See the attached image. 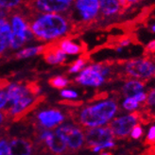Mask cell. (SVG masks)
<instances>
[{"instance_id":"ab89813d","label":"cell","mask_w":155,"mask_h":155,"mask_svg":"<svg viewBox=\"0 0 155 155\" xmlns=\"http://www.w3.org/2000/svg\"><path fill=\"white\" fill-rule=\"evenodd\" d=\"M151 30H152V32H154V33H155V24L151 27Z\"/></svg>"},{"instance_id":"ac0fdd59","label":"cell","mask_w":155,"mask_h":155,"mask_svg":"<svg viewBox=\"0 0 155 155\" xmlns=\"http://www.w3.org/2000/svg\"><path fill=\"white\" fill-rule=\"evenodd\" d=\"M45 48V45H39V46H29V48H23L19 52L16 53V57L17 59H26L29 58L38 54H42L43 50Z\"/></svg>"},{"instance_id":"603a6c76","label":"cell","mask_w":155,"mask_h":155,"mask_svg":"<svg viewBox=\"0 0 155 155\" xmlns=\"http://www.w3.org/2000/svg\"><path fill=\"white\" fill-rule=\"evenodd\" d=\"M10 154V138L0 136V155Z\"/></svg>"},{"instance_id":"52a82bcc","label":"cell","mask_w":155,"mask_h":155,"mask_svg":"<svg viewBox=\"0 0 155 155\" xmlns=\"http://www.w3.org/2000/svg\"><path fill=\"white\" fill-rule=\"evenodd\" d=\"M100 12L99 0H75L72 14H75L81 23H90L95 20Z\"/></svg>"},{"instance_id":"9a60e30c","label":"cell","mask_w":155,"mask_h":155,"mask_svg":"<svg viewBox=\"0 0 155 155\" xmlns=\"http://www.w3.org/2000/svg\"><path fill=\"white\" fill-rule=\"evenodd\" d=\"M7 95L9 98V103L8 105H12L15 101H17L21 97L29 95L30 93L27 88L26 84H20V83H11L7 87Z\"/></svg>"},{"instance_id":"277c9868","label":"cell","mask_w":155,"mask_h":155,"mask_svg":"<svg viewBox=\"0 0 155 155\" xmlns=\"http://www.w3.org/2000/svg\"><path fill=\"white\" fill-rule=\"evenodd\" d=\"M124 72L128 77L135 79H150L155 77V64L146 58L134 59L125 64Z\"/></svg>"},{"instance_id":"8fae6325","label":"cell","mask_w":155,"mask_h":155,"mask_svg":"<svg viewBox=\"0 0 155 155\" xmlns=\"http://www.w3.org/2000/svg\"><path fill=\"white\" fill-rule=\"evenodd\" d=\"M85 145L88 148L95 146H100L110 140H114V134L109 126H99L94 128H88L84 131Z\"/></svg>"},{"instance_id":"836d02e7","label":"cell","mask_w":155,"mask_h":155,"mask_svg":"<svg viewBox=\"0 0 155 155\" xmlns=\"http://www.w3.org/2000/svg\"><path fill=\"white\" fill-rule=\"evenodd\" d=\"M9 81L6 80H0V90H3L9 86Z\"/></svg>"},{"instance_id":"f35d334b","label":"cell","mask_w":155,"mask_h":155,"mask_svg":"<svg viewBox=\"0 0 155 155\" xmlns=\"http://www.w3.org/2000/svg\"><path fill=\"white\" fill-rule=\"evenodd\" d=\"M100 155H112V153H111V152H106V151H103V152L100 153Z\"/></svg>"},{"instance_id":"5b68a950","label":"cell","mask_w":155,"mask_h":155,"mask_svg":"<svg viewBox=\"0 0 155 155\" xmlns=\"http://www.w3.org/2000/svg\"><path fill=\"white\" fill-rule=\"evenodd\" d=\"M139 120H140V114L138 112H134L118 117H114L108 126L110 127L114 137L124 138L130 135L131 130L139 123Z\"/></svg>"},{"instance_id":"8992f818","label":"cell","mask_w":155,"mask_h":155,"mask_svg":"<svg viewBox=\"0 0 155 155\" xmlns=\"http://www.w3.org/2000/svg\"><path fill=\"white\" fill-rule=\"evenodd\" d=\"M38 142L44 144L48 150L53 155H63L68 151L67 145L63 138H61L55 131L48 129H39L37 133Z\"/></svg>"},{"instance_id":"9c48e42d","label":"cell","mask_w":155,"mask_h":155,"mask_svg":"<svg viewBox=\"0 0 155 155\" xmlns=\"http://www.w3.org/2000/svg\"><path fill=\"white\" fill-rule=\"evenodd\" d=\"M26 6L39 13H60L68 11L71 5L61 0H26Z\"/></svg>"},{"instance_id":"4316f807","label":"cell","mask_w":155,"mask_h":155,"mask_svg":"<svg viewBox=\"0 0 155 155\" xmlns=\"http://www.w3.org/2000/svg\"><path fill=\"white\" fill-rule=\"evenodd\" d=\"M8 103H9V98H8L7 92L0 90V111L5 110Z\"/></svg>"},{"instance_id":"4dcf8cb0","label":"cell","mask_w":155,"mask_h":155,"mask_svg":"<svg viewBox=\"0 0 155 155\" xmlns=\"http://www.w3.org/2000/svg\"><path fill=\"white\" fill-rule=\"evenodd\" d=\"M10 117L7 115V114L4 111H0V130L3 128V126L5 125V123L7 122V120Z\"/></svg>"},{"instance_id":"7c38bea8","label":"cell","mask_w":155,"mask_h":155,"mask_svg":"<svg viewBox=\"0 0 155 155\" xmlns=\"http://www.w3.org/2000/svg\"><path fill=\"white\" fill-rule=\"evenodd\" d=\"M43 56L45 61L49 64H60L66 60V54L60 48L59 42H51L45 45L43 50Z\"/></svg>"},{"instance_id":"8d00e7d4","label":"cell","mask_w":155,"mask_h":155,"mask_svg":"<svg viewBox=\"0 0 155 155\" xmlns=\"http://www.w3.org/2000/svg\"><path fill=\"white\" fill-rule=\"evenodd\" d=\"M138 1H139V0H128V3L130 5H131V4H134V3L138 2Z\"/></svg>"},{"instance_id":"e0dca14e","label":"cell","mask_w":155,"mask_h":155,"mask_svg":"<svg viewBox=\"0 0 155 155\" xmlns=\"http://www.w3.org/2000/svg\"><path fill=\"white\" fill-rule=\"evenodd\" d=\"M59 46L66 55H78L82 51V46L69 38H64L59 41Z\"/></svg>"},{"instance_id":"d590c367","label":"cell","mask_w":155,"mask_h":155,"mask_svg":"<svg viewBox=\"0 0 155 155\" xmlns=\"http://www.w3.org/2000/svg\"><path fill=\"white\" fill-rule=\"evenodd\" d=\"M61 1H64V2H65V3H67V4H72L74 1H75V0H61Z\"/></svg>"},{"instance_id":"d6986e66","label":"cell","mask_w":155,"mask_h":155,"mask_svg":"<svg viewBox=\"0 0 155 155\" xmlns=\"http://www.w3.org/2000/svg\"><path fill=\"white\" fill-rule=\"evenodd\" d=\"M68 83H69V81L63 76L52 77L48 80V84L51 87L56 88V89H64L67 86Z\"/></svg>"},{"instance_id":"cb8c5ba5","label":"cell","mask_w":155,"mask_h":155,"mask_svg":"<svg viewBox=\"0 0 155 155\" xmlns=\"http://www.w3.org/2000/svg\"><path fill=\"white\" fill-rule=\"evenodd\" d=\"M146 106H148L150 109H155V88L151 89L149 94L147 95V99H146Z\"/></svg>"},{"instance_id":"5bb4252c","label":"cell","mask_w":155,"mask_h":155,"mask_svg":"<svg viewBox=\"0 0 155 155\" xmlns=\"http://www.w3.org/2000/svg\"><path fill=\"white\" fill-rule=\"evenodd\" d=\"M33 142L28 138H10L9 155H31L33 151Z\"/></svg>"},{"instance_id":"6da1fadb","label":"cell","mask_w":155,"mask_h":155,"mask_svg":"<svg viewBox=\"0 0 155 155\" xmlns=\"http://www.w3.org/2000/svg\"><path fill=\"white\" fill-rule=\"evenodd\" d=\"M28 20L30 31L38 41L53 42L69 32L68 19L59 13H42Z\"/></svg>"},{"instance_id":"f546056e","label":"cell","mask_w":155,"mask_h":155,"mask_svg":"<svg viewBox=\"0 0 155 155\" xmlns=\"http://www.w3.org/2000/svg\"><path fill=\"white\" fill-rule=\"evenodd\" d=\"M147 95H148V94H146L144 91H142L140 93H137L136 95H134L133 97L139 103H144L146 101V99H147Z\"/></svg>"},{"instance_id":"ffe728a7","label":"cell","mask_w":155,"mask_h":155,"mask_svg":"<svg viewBox=\"0 0 155 155\" xmlns=\"http://www.w3.org/2000/svg\"><path fill=\"white\" fill-rule=\"evenodd\" d=\"M139 106H140V103L136 101L134 97H125V99L122 102V108L128 112H135L139 108Z\"/></svg>"},{"instance_id":"2e32d148","label":"cell","mask_w":155,"mask_h":155,"mask_svg":"<svg viewBox=\"0 0 155 155\" xmlns=\"http://www.w3.org/2000/svg\"><path fill=\"white\" fill-rule=\"evenodd\" d=\"M145 88V81L138 80H129L122 86V95L128 97L140 93Z\"/></svg>"},{"instance_id":"e575fe53","label":"cell","mask_w":155,"mask_h":155,"mask_svg":"<svg viewBox=\"0 0 155 155\" xmlns=\"http://www.w3.org/2000/svg\"><path fill=\"white\" fill-rule=\"evenodd\" d=\"M118 3L120 5V7H122L123 9H126L130 6V4L128 3V0H118Z\"/></svg>"},{"instance_id":"d6a6232c","label":"cell","mask_w":155,"mask_h":155,"mask_svg":"<svg viewBox=\"0 0 155 155\" xmlns=\"http://www.w3.org/2000/svg\"><path fill=\"white\" fill-rule=\"evenodd\" d=\"M146 48L148 51H150L151 53H154L155 52V41H151L150 43H149Z\"/></svg>"},{"instance_id":"7a4b0ae2","label":"cell","mask_w":155,"mask_h":155,"mask_svg":"<svg viewBox=\"0 0 155 155\" xmlns=\"http://www.w3.org/2000/svg\"><path fill=\"white\" fill-rule=\"evenodd\" d=\"M118 112V105L114 99H105L83 107L73 119L83 128H94L109 124Z\"/></svg>"},{"instance_id":"74e56055","label":"cell","mask_w":155,"mask_h":155,"mask_svg":"<svg viewBox=\"0 0 155 155\" xmlns=\"http://www.w3.org/2000/svg\"><path fill=\"white\" fill-rule=\"evenodd\" d=\"M4 15H5V12H4L1 9H0V18H2V17L4 16Z\"/></svg>"},{"instance_id":"484cf974","label":"cell","mask_w":155,"mask_h":155,"mask_svg":"<svg viewBox=\"0 0 155 155\" xmlns=\"http://www.w3.org/2000/svg\"><path fill=\"white\" fill-rule=\"evenodd\" d=\"M61 96L64 98H66V99H74V98L78 97V93L74 90L64 89L61 92Z\"/></svg>"},{"instance_id":"1f68e13d","label":"cell","mask_w":155,"mask_h":155,"mask_svg":"<svg viewBox=\"0 0 155 155\" xmlns=\"http://www.w3.org/2000/svg\"><path fill=\"white\" fill-rule=\"evenodd\" d=\"M131 43V40L130 39H121V40L118 42V46H121V48H125V46L129 45Z\"/></svg>"},{"instance_id":"3957f363","label":"cell","mask_w":155,"mask_h":155,"mask_svg":"<svg viewBox=\"0 0 155 155\" xmlns=\"http://www.w3.org/2000/svg\"><path fill=\"white\" fill-rule=\"evenodd\" d=\"M55 133L64 139L68 150L71 152L81 150L85 144L84 131L79 126L73 124H61L56 128Z\"/></svg>"},{"instance_id":"44dd1931","label":"cell","mask_w":155,"mask_h":155,"mask_svg":"<svg viewBox=\"0 0 155 155\" xmlns=\"http://www.w3.org/2000/svg\"><path fill=\"white\" fill-rule=\"evenodd\" d=\"M25 0H0L1 10H14L18 8Z\"/></svg>"},{"instance_id":"ba28073f","label":"cell","mask_w":155,"mask_h":155,"mask_svg":"<svg viewBox=\"0 0 155 155\" xmlns=\"http://www.w3.org/2000/svg\"><path fill=\"white\" fill-rule=\"evenodd\" d=\"M101 64H92L83 68L75 79V81L83 86L98 87L105 81V77L101 73Z\"/></svg>"},{"instance_id":"d4e9b609","label":"cell","mask_w":155,"mask_h":155,"mask_svg":"<svg viewBox=\"0 0 155 155\" xmlns=\"http://www.w3.org/2000/svg\"><path fill=\"white\" fill-rule=\"evenodd\" d=\"M143 134H144L143 128H142V126L140 125V124L138 123L137 125L134 126V129L131 130L130 135V137L133 138V139H139V138L142 137Z\"/></svg>"},{"instance_id":"7402d4cb","label":"cell","mask_w":155,"mask_h":155,"mask_svg":"<svg viewBox=\"0 0 155 155\" xmlns=\"http://www.w3.org/2000/svg\"><path fill=\"white\" fill-rule=\"evenodd\" d=\"M86 63H87V60L85 59L84 57L79 58L77 61H74V63L72 64V65L70 66V68H69V70H68L69 73L75 74V73H78V72H81L84 68Z\"/></svg>"},{"instance_id":"83f0119b","label":"cell","mask_w":155,"mask_h":155,"mask_svg":"<svg viewBox=\"0 0 155 155\" xmlns=\"http://www.w3.org/2000/svg\"><path fill=\"white\" fill-rule=\"evenodd\" d=\"M147 144H155V125H152L146 136Z\"/></svg>"},{"instance_id":"f1b7e54d","label":"cell","mask_w":155,"mask_h":155,"mask_svg":"<svg viewBox=\"0 0 155 155\" xmlns=\"http://www.w3.org/2000/svg\"><path fill=\"white\" fill-rule=\"evenodd\" d=\"M9 43H10L9 39L4 37L3 35H0V56L9 48Z\"/></svg>"},{"instance_id":"4fadbf2b","label":"cell","mask_w":155,"mask_h":155,"mask_svg":"<svg viewBox=\"0 0 155 155\" xmlns=\"http://www.w3.org/2000/svg\"><path fill=\"white\" fill-rule=\"evenodd\" d=\"M11 27L13 34L27 36L30 39L33 38V35L29 29V23L28 17L24 14L16 12L13 13L11 17Z\"/></svg>"},{"instance_id":"30bf717a","label":"cell","mask_w":155,"mask_h":155,"mask_svg":"<svg viewBox=\"0 0 155 155\" xmlns=\"http://www.w3.org/2000/svg\"><path fill=\"white\" fill-rule=\"evenodd\" d=\"M65 120L64 114L56 108L45 109L36 114V122L41 129H56Z\"/></svg>"}]
</instances>
